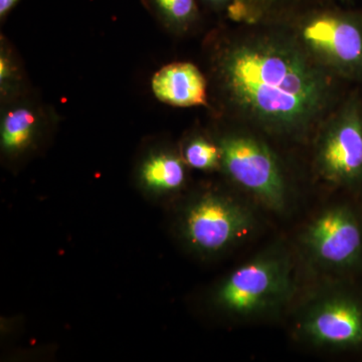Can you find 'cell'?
Here are the masks:
<instances>
[{
    "label": "cell",
    "mask_w": 362,
    "mask_h": 362,
    "mask_svg": "<svg viewBox=\"0 0 362 362\" xmlns=\"http://www.w3.org/2000/svg\"><path fill=\"white\" fill-rule=\"evenodd\" d=\"M21 0H0V21L4 23L7 16L20 4Z\"/></svg>",
    "instance_id": "17"
},
{
    "label": "cell",
    "mask_w": 362,
    "mask_h": 362,
    "mask_svg": "<svg viewBox=\"0 0 362 362\" xmlns=\"http://www.w3.org/2000/svg\"><path fill=\"white\" fill-rule=\"evenodd\" d=\"M32 90L18 52L6 35H0V104L13 101Z\"/></svg>",
    "instance_id": "14"
},
{
    "label": "cell",
    "mask_w": 362,
    "mask_h": 362,
    "mask_svg": "<svg viewBox=\"0 0 362 362\" xmlns=\"http://www.w3.org/2000/svg\"><path fill=\"white\" fill-rule=\"evenodd\" d=\"M305 245L313 258L324 266L354 268L362 259L361 221L349 206H331L307 228Z\"/></svg>",
    "instance_id": "8"
},
{
    "label": "cell",
    "mask_w": 362,
    "mask_h": 362,
    "mask_svg": "<svg viewBox=\"0 0 362 362\" xmlns=\"http://www.w3.org/2000/svg\"><path fill=\"white\" fill-rule=\"evenodd\" d=\"M255 226L251 209L218 194H206L185 214L183 230L188 243L204 252L225 251L244 239Z\"/></svg>",
    "instance_id": "6"
},
{
    "label": "cell",
    "mask_w": 362,
    "mask_h": 362,
    "mask_svg": "<svg viewBox=\"0 0 362 362\" xmlns=\"http://www.w3.org/2000/svg\"><path fill=\"white\" fill-rule=\"evenodd\" d=\"M185 164V159L173 150H152L138 166V180L151 192H175L187 180Z\"/></svg>",
    "instance_id": "12"
},
{
    "label": "cell",
    "mask_w": 362,
    "mask_h": 362,
    "mask_svg": "<svg viewBox=\"0 0 362 362\" xmlns=\"http://www.w3.org/2000/svg\"><path fill=\"white\" fill-rule=\"evenodd\" d=\"M315 164L335 187H362V100L351 96L338 105L319 128Z\"/></svg>",
    "instance_id": "5"
},
{
    "label": "cell",
    "mask_w": 362,
    "mask_h": 362,
    "mask_svg": "<svg viewBox=\"0 0 362 362\" xmlns=\"http://www.w3.org/2000/svg\"><path fill=\"white\" fill-rule=\"evenodd\" d=\"M293 290L289 257L281 251H270L233 271L216 293V302L233 315H264L289 301Z\"/></svg>",
    "instance_id": "3"
},
{
    "label": "cell",
    "mask_w": 362,
    "mask_h": 362,
    "mask_svg": "<svg viewBox=\"0 0 362 362\" xmlns=\"http://www.w3.org/2000/svg\"><path fill=\"white\" fill-rule=\"evenodd\" d=\"M299 332L317 346L362 349V299L334 293L311 305L301 317Z\"/></svg>",
    "instance_id": "7"
},
{
    "label": "cell",
    "mask_w": 362,
    "mask_h": 362,
    "mask_svg": "<svg viewBox=\"0 0 362 362\" xmlns=\"http://www.w3.org/2000/svg\"><path fill=\"white\" fill-rule=\"evenodd\" d=\"M150 16L171 35H187L201 21L199 0H141Z\"/></svg>",
    "instance_id": "13"
},
{
    "label": "cell",
    "mask_w": 362,
    "mask_h": 362,
    "mask_svg": "<svg viewBox=\"0 0 362 362\" xmlns=\"http://www.w3.org/2000/svg\"><path fill=\"white\" fill-rule=\"evenodd\" d=\"M337 0H233L226 11L230 21L240 25L282 23L315 7Z\"/></svg>",
    "instance_id": "11"
},
{
    "label": "cell",
    "mask_w": 362,
    "mask_h": 362,
    "mask_svg": "<svg viewBox=\"0 0 362 362\" xmlns=\"http://www.w3.org/2000/svg\"><path fill=\"white\" fill-rule=\"evenodd\" d=\"M59 121L54 107L35 90L25 96L0 104V147L9 159L30 153Z\"/></svg>",
    "instance_id": "9"
},
{
    "label": "cell",
    "mask_w": 362,
    "mask_h": 362,
    "mask_svg": "<svg viewBox=\"0 0 362 362\" xmlns=\"http://www.w3.org/2000/svg\"><path fill=\"white\" fill-rule=\"evenodd\" d=\"M226 175L263 206L282 211L288 187L282 166L263 140L246 131L228 130L216 139Z\"/></svg>",
    "instance_id": "4"
},
{
    "label": "cell",
    "mask_w": 362,
    "mask_h": 362,
    "mask_svg": "<svg viewBox=\"0 0 362 362\" xmlns=\"http://www.w3.org/2000/svg\"><path fill=\"white\" fill-rule=\"evenodd\" d=\"M214 30L206 40L211 109L274 137L301 139L338 106L337 76L282 23Z\"/></svg>",
    "instance_id": "1"
},
{
    "label": "cell",
    "mask_w": 362,
    "mask_h": 362,
    "mask_svg": "<svg viewBox=\"0 0 362 362\" xmlns=\"http://www.w3.org/2000/svg\"><path fill=\"white\" fill-rule=\"evenodd\" d=\"M182 158L190 168L213 170L221 166V152L216 141L201 134L190 136L183 146Z\"/></svg>",
    "instance_id": "15"
},
{
    "label": "cell",
    "mask_w": 362,
    "mask_h": 362,
    "mask_svg": "<svg viewBox=\"0 0 362 362\" xmlns=\"http://www.w3.org/2000/svg\"><path fill=\"white\" fill-rule=\"evenodd\" d=\"M202 6L211 13H226V8L233 0H199Z\"/></svg>",
    "instance_id": "16"
},
{
    "label": "cell",
    "mask_w": 362,
    "mask_h": 362,
    "mask_svg": "<svg viewBox=\"0 0 362 362\" xmlns=\"http://www.w3.org/2000/svg\"><path fill=\"white\" fill-rule=\"evenodd\" d=\"M282 25L312 58L340 80L362 81V14L328 4Z\"/></svg>",
    "instance_id": "2"
},
{
    "label": "cell",
    "mask_w": 362,
    "mask_h": 362,
    "mask_svg": "<svg viewBox=\"0 0 362 362\" xmlns=\"http://www.w3.org/2000/svg\"><path fill=\"white\" fill-rule=\"evenodd\" d=\"M150 88L158 101L169 106L211 108L209 78L190 62H173L161 66L152 76Z\"/></svg>",
    "instance_id": "10"
}]
</instances>
